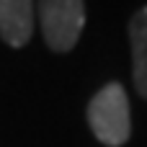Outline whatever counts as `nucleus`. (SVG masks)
Masks as SVG:
<instances>
[{"label":"nucleus","instance_id":"f257e3e1","mask_svg":"<svg viewBox=\"0 0 147 147\" xmlns=\"http://www.w3.org/2000/svg\"><path fill=\"white\" fill-rule=\"evenodd\" d=\"M88 124L98 142L121 147L132 134L129 98L121 83H106L88 103Z\"/></svg>","mask_w":147,"mask_h":147},{"label":"nucleus","instance_id":"f03ea898","mask_svg":"<svg viewBox=\"0 0 147 147\" xmlns=\"http://www.w3.org/2000/svg\"><path fill=\"white\" fill-rule=\"evenodd\" d=\"M39 23L52 52H70L85 26L83 0H39Z\"/></svg>","mask_w":147,"mask_h":147},{"label":"nucleus","instance_id":"7ed1b4c3","mask_svg":"<svg viewBox=\"0 0 147 147\" xmlns=\"http://www.w3.org/2000/svg\"><path fill=\"white\" fill-rule=\"evenodd\" d=\"M34 34V0H0V39L23 47Z\"/></svg>","mask_w":147,"mask_h":147},{"label":"nucleus","instance_id":"20e7f679","mask_svg":"<svg viewBox=\"0 0 147 147\" xmlns=\"http://www.w3.org/2000/svg\"><path fill=\"white\" fill-rule=\"evenodd\" d=\"M129 44L134 62V85L137 93L147 101V5L140 8L129 21Z\"/></svg>","mask_w":147,"mask_h":147}]
</instances>
